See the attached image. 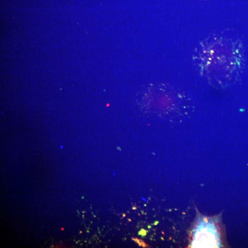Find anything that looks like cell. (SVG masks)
Wrapping results in <instances>:
<instances>
[{"label":"cell","instance_id":"cell-1","mask_svg":"<svg viewBox=\"0 0 248 248\" xmlns=\"http://www.w3.org/2000/svg\"><path fill=\"white\" fill-rule=\"evenodd\" d=\"M215 229L210 225L201 226L195 234L193 247L211 248L217 246V238Z\"/></svg>","mask_w":248,"mask_h":248}]
</instances>
